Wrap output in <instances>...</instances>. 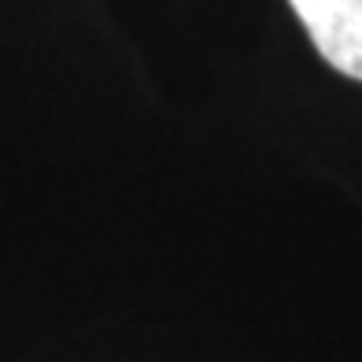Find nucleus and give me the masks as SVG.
Listing matches in <instances>:
<instances>
[{"label": "nucleus", "mask_w": 362, "mask_h": 362, "mask_svg": "<svg viewBox=\"0 0 362 362\" xmlns=\"http://www.w3.org/2000/svg\"><path fill=\"white\" fill-rule=\"evenodd\" d=\"M329 67L362 81V0H288Z\"/></svg>", "instance_id": "nucleus-1"}]
</instances>
